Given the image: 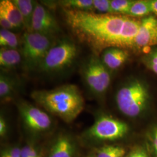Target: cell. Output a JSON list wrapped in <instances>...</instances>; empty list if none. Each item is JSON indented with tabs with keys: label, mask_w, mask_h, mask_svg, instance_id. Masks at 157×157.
<instances>
[{
	"label": "cell",
	"mask_w": 157,
	"mask_h": 157,
	"mask_svg": "<svg viewBox=\"0 0 157 157\" xmlns=\"http://www.w3.org/2000/svg\"><path fill=\"white\" fill-rule=\"evenodd\" d=\"M62 12L72 33L95 55L100 56L105 49L113 47L134 49L140 21L133 17L66 9Z\"/></svg>",
	"instance_id": "cell-1"
},
{
	"label": "cell",
	"mask_w": 157,
	"mask_h": 157,
	"mask_svg": "<svg viewBox=\"0 0 157 157\" xmlns=\"http://www.w3.org/2000/svg\"><path fill=\"white\" fill-rule=\"evenodd\" d=\"M31 97L47 112L67 123L72 122L84 109V98L75 84H63L50 90H34Z\"/></svg>",
	"instance_id": "cell-2"
},
{
	"label": "cell",
	"mask_w": 157,
	"mask_h": 157,
	"mask_svg": "<svg viewBox=\"0 0 157 157\" xmlns=\"http://www.w3.org/2000/svg\"><path fill=\"white\" fill-rule=\"evenodd\" d=\"M150 101L149 86L138 78H128L118 87L115 94L119 111L129 118H137L143 115L150 106Z\"/></svg>",
	"instance_id": "cell-3"
},
{
	"label": "cell",
	"mask_w": 157,
	"mask_h": 157,
	"mask_svg": "<svg viewBox=\"0 0 157 157\" xmlns=\"http://www.w3.org/2000/svg\"><path fill=\"white\" fill-rule=\"evenodd\" d=\"M79 56V48L72 40H56L51 47L37 71L45 75H58L73 67Z\"/></svg>",
	"instance_id": "cell-4"
},
{
	"label": "cell",
	"mask_w": 157,
	"mask_h": 157,
	"mask_svg": "<svg viewBox=\"0 0 157 157\" xmlns=\"http://www.w3.org/2000/svg\"><path fill=\"white\" fill-rule=\"evenodd\" d=\"M56 41L54 36L32 31H26L23 34L20 51L25 70L37 72L47 54Z\"/></svg>",
	"instance_id": "cell-5"
},
{
	"label": "cell",
	"mask_w": 157,
	"mask_h": 157,
	"mask_svg": "<svg viewBox=\"0 0 157 157\" xmlns=\"http://www.w3.org/2000/svg\"><path fill=\"white\" fill-rule=\"evenodd\" d=\"M111 71L94 54L82 63L80 73L85 86L93 95L101 97L106 94L111 83Z\"/></svg>",
	"instance_id": "cell-6"
},
{
	"label": "cell",
	"mask_w": 157,
	"mask_h": 157,
	"mask_svg": "<svg viewBox=\"0 0 157 157\" xmlns=\"http://www.w3.org/2000/svg\"><path fill=\"white\" fill-rule=\"evenodd\" d=\"M129 130L128 124L124 122L109 115H101L96 118L87 134L99 140H116L127 135Z\"/></svg>",
	"instance_id": "cell-7"
},
{
	"label": "cell",
	"mask_w": 157,
	"mask_h": 157,
	"mask_svg": "<svg viewBox=\"0 0 157 157\" xmlns=\"http://www.w3.org/2000/svg\"><path fill=\"white\" fill-rule=\"evenodd\" d=\"M17 107L23 123L26 129L33 133H41L48 131L52 125L50 116L37 107L21 100Z\"/></svg>",
	"instance_id": "cell-8"
},
{
	"label": "cell",
	"mask_w": 157,
	"mask_h": 157,
	"mask_svg": "<svg viewBox=\"0 0 157 157\" xmlns=\"http://www.w3.org/2000/svg\"><path fill=\"white\" fill-rule=\"evenodd\" d=\"M31 31L54 37L61 31L52 13L46 6L37 2L34 7Z\"/></svg>",
	"instance_id": "cell-9"
},
{
	"label": "cell",
	"mask_w": 157,
	"mask_h": 157,
	"mask_svg": "<svg viewBox=\"0 0 157 157\" xmlns=\"http://www.w3.org/2000/svg\"><path fill=\"white\" fill-rule=\"evenodd\" d=\"M155 46H157V18L154 16H147L140 21L134 49L139 50Z\"/></svg>",
	"instance_id": "cell-10"
},
{
	"label": "cell",
	"mask_w": 157,
	"mask_h": 157,
	"mask_svg": "<svg viewBox=\"0 0 157 157\" xmlns=\"http://www.w3.org/2000/svg\"><path fill=\"white\" fill-rule=\"evenodd\" d=\"M100 58L103 64L112 71L119 69L128 61L129 54L127 50L113 47L103 51Z\"/></svg>",
	"instance_id": "cell-11"
},
{
	"label": "cell",
	"mask_w": 157,
	"mask_h": 157,
	"mask_svg": "<svg viewBox=\"0 0 157 157\" xmlns=\"http://www.w3.org/2000/svg\"><path fill=\"white\" fill-rule=\"evenodd\" d=\"M0 16L6 18L13 30L25 28L21 13L12 0L0 1Z\"/></svg>",
	"instance_id": "cell-12"
},
{
	"label": "cell",
	"mask_w": 157,
	"mask_h": 157,
	"mask_svg": "<svg viewBox=\"0 0 157 157\" xmlns=\"http://www.w3.org/2000/svg\"><path fill=\"white\" fill-rule=\"evenodd\" d=\"M17 79L10 74L1 71L0 74V98L1 101L12 99L18 89Z\"/></svg>",
	"instance_id": "cell-13"
},
{
	"label": "cell",
	"mask_w": 157,
	"mask_h": 157,
	"mask_svg": "<svg viewBox=\"0 0 157 157\" xmlns=\"http://www.w3.org/2000/svg\"><path fill=\"white\" fill-rule=\"evenodd\" d=\"M75 146L67 136H61L55 141L48 157H73Z\"/></svg>",
	"instance_id": "cell-14"
},
{
	"label": "cell",
	"mask_w": 157,
	"mask_h": 157,
	"mask_svg": "<svg viewBox=\"0 0 157 157\" xmlns=\"http://www.w3.org/2000/svg\"><path fill=\"white\" fill-rule=\"evenodd\" d=\"M22 61V58L19 50L1 47L0 67L3 71L17 67Z\"/></svg>",
	"instance_id": "cell-15"
},
{
	"label": "cell",
	"mask_w": 157,
	"mask_h": 157,
	"mask_svg": "<svg viewBox=\"0 0 157 157\" xmlns=\"http://www.w3.org/2000/svg\"><path fill=\"white\" fill-rule=\"evenodd\" d=\"M12 2L17 6L21 13L26 31H31L34 10L36 2L32 0H12Z\"/></svg>",
	"instance_id": "cell-16"
},
{
	"label": "cell",
	"mask_w": 157,
	"mask_h": 157,
	"mask_svg": "<svg viewBox=\"0 0 157 157\" xmlns=\"http://www.w3.org/2000/svg\"><path fill=\"white\" fill-rule=\"evenodd\" d=\"M58 3L62 9L94 12L93 0H63L58 1Z\"/></svg>",
	"instance_id": "cell-17"
},
{
	"label": "cell",
	"mask_w": 157,
	"mask_h": 157,
	"mask_svg": "<svg viewBox=\"0 0 157 157\" xmlns=\"http://www.w3.org/2000/svg\"><path fill=\"white\" fill-rule=\"evenodd\" d=\"M21 39L12 31L1 28L0 30V46L3 48L19 50L21 47Z\"/></svg>",
	"instance_id": "cell-18"
},
{
	"label": "cell",
	"mask_w": 157,
	"mask_h": 157,
	"mask_svg": "<svg viewBox=\"0 0 157 157\" xmlns=\"http://www.w3.org/2000/svg\"><path fill=\"white\" fill-rule=\"evenodd\" d=\"M151 13L149 6L148 0L135 1L131 6L128 17H146Z\"/></svg>",
	"instance_id": "cell-19"
},
{
	"label": "cell",
	"mask_w": 157,
	"mask_h": 157,
	"mask_svg": "<svg viewBox=\"0 0 157 157\" xmlns=\"http://www.w3.org/2000/svg\"><path fill=\"white\" fill-rule=\"evenodd\" d=\"M134 1L132 0H111V13L128 16Z\"/></svg>",
	"instance_id": "cell-20"
},
{
	"label": "cell",
	"mask_w": 157,
	"mask_h": 157,
	"mask_svg": "<svg viewBox=\"0 0 157 157\" xmlns=\"http://www.w3.org/2000/svg\"><path fill=\"white\" fill-rule=\"evenodd\" d=\"M141 62L148 69L157 75V47L152 48L143 56Z\"/></svg>",
	"instance_id": "cell-21"
},
{
	"label": "cell",
	"mask_w": 157,
	"mask_h": 157,
	"mask_svg": "<svg viewBox=\"0 0 157 157\" xmlns=\"http://www.w3.org/2000/svg\"><path fill=\"white\" fill-rule=\"evenodd\" d=\"M94 12L101 14H112L111 10V0H93Z\"/></svg>",
	"instance_id": "cell-22"
},
{
	"label": "cell",
	"mask_w": 157,
	"mask_h": 157,
	"mask_svg": "<svg viewBox=\"0 0 157 157\" xmlns=\"http://www.w3.org/2000/svg\"><path fill=\"white\" fill-rule=\"evenodd\" d=\"M148 139L152 153L154 157H157V124L152 127L148 133Z\"/></svg>",
	"instance_id": "cell-23"
},
{
	"label": "cell",
	"mask_w": 157,
	"mask_h": 157,
	"mask_svg": "<svg viewBox=\"0 0 157 157\" xmlns=\"http://www.w3.org/2000/svg\"><path fill=\"white\" fill-rule=\"evenodd\" d=\"M118 146L107 145L100 148L97 154V157H113L118 149Z\"/></svg>",
	"instance_id": "cell-24"
},
{
	"label": "cell",
	"mask_w": 157,
	"mask_h": 157,
	"mask_svg": "<svg viewBox=\"0 0 157 157\" xmlns=\"http://www.w3.org/2000/svg\"><path fill=\"white\" fill-rule=\"evenodd\" d=\"M21 157H41L36 149L31 145H26L22 148Z\"/></svg>",
	"instance_id": "cell-25"
},
{
	"label": "cell",
	"mask_w": 157,
	"mask_h": 157,
	"mask_svg": "<svg viewBox=\"0 0 157 157\" xmlns=\"http://www.w3.org/2000/svg\"><path fill=\"white\" fill-rule=\"evenodd\" d=\"M126 157H149L146 150L141 147L135 148Z\"/></svg>",
	"instance_id": "cell-26"
},
{
	"label": "cell",
	"mask_w": 157,
	"mask_h": 157,
	"mask_svg": "<svg viewBox=\"0 0 157 157\" xmlns=\"http://www.w3.org/2000/svg\"><path fill=\"white\" fill-rule=\"evenodd\" d=\"M8 130L7 123L6 122V119L2 115H1L0 117V136L3 137L6 135Z\"/></svg>",
	"instance_id": "cell-27"
},
{
	"label": "cell",
	"mask_w": 157,
	"mask_h": 157,
	"mask_svg": "<svg viewBox=\"0 0 157 157\" xmlns=\"http://www.w3.org/2000/svg\"><path fill=\"white\" fill-rule=\"evenodd\" d=\"M151 12L157 15V0H148Z\"/></svg>",
	"instance_id": "cell-28"
},
{
	"label": "cell",
	"mask_w": 157,
	"mask_h": 157,
	"mask_svg": "<svg viewBox=\"0 0 157 157\" xmlns=\"http://www.w3.org/2000/svg\"></svg>",
	"instance_id": "cell-29"
}]
</instances>
